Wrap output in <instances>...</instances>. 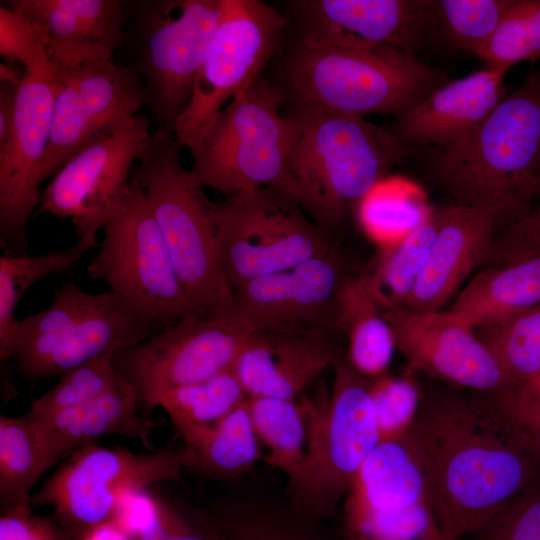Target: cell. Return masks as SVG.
<instances>
[{"label":"cell","mask_w":540,"mask_h":540,"mask_svg":"<svg viewBox=\"0 0 540 540\" xmlns=\"http://www.w3.org/2000/svg\"><path fill=\"white\" fill-rule=\"evenodd\" d=\"M531 384L540 389V374L531 382Z\"/></svg>","instance_id":"obj_54"},{"label":"cell","mask_w":540,"mask_h":540,"mask_svg":"<svg viewBox=\"0 0 540 540\" xmlns=\"http://www.w3.org/2000/svg\"><path fill=\"white\" fill-rule=\"evenodd\" d=\"M24 77V72L20 73L8 63L0 64V81L14 86H19Z\"/></svg>","instance_id":"obj_53"},{"label":"cell","mask_w":540,"mask_h":540,"mask_svg":"<svg viewBox=\"0 0 540 540\" xmlns=\"http://www.w3.org/2000/svg\"><path fill=\"white\" fill-rule=\"evenodd\" d=\"M404 441L448 540L474 534L540 478V447L495 392L452 385L424 391Z\"/></svg>","instance_id":"obj_1"},{"label":"cell","mask_w":540,"mask_h":540,"mask_svg":"<svg viewBox=\"0 0 540 540\" xmlns=\"http://www.w3.org/2000/svg\"><path fill=\"white\" fill-rule=\"evenodd\" d=\"M55 81L47 152L57 161L112 135L146 106L138 74L113 60L71 67L56 62Z\"/></svg>","instance_id":"obj_15"},{"label":"cell","mask_w":540,"mask_h":540,"mask_svg":"<svg viewBox=\"0 0 540 540\" xmlns=\"http://www.w3.org/2000/svg\"><path fill=\"white\" fill-rule=\"evenodd\" d=\"M215 220L222 268L232 290L321 256L333 246L296 200L267 187L215 203Z\"/></svg>","instance_id":"obj_10"},{"label":"cell","mask_w":540,"mask_h":540,"mask_svg":"<svg viewBox=\"0 0 540 540\" xmlns=\"http://www.w3.org/2000/svg\"><path fill=\"white\" fill-rule=\"evenodd\" d=\"M291 197L325 230L353 209L411 152L362 117L291 106Z\"/></svg>","instance_id":"obj_3"},{"label":"cell","mask_w":540,"mask_h":540,"mask_svg":"<svg viewBox=\"0 0 540 540\" xmlns=\"http://www.w3.org/2000/svg\"><path fill=\"white\" fill-rule=\"evenodd\" d=\"M536 73H537V75H538V77L540 79V70L538 72H536Z\"/></svg>","instance_id":"obj_55"},{"label":"cell","mask_w":540,"mask_h":540,"mask_svg":"<svg viewBox=\"0 0 540 540\" xmlns=\"http://www.w3.org/2000/svg\"><path fill=\"white\" fill-rule=\"evenodd\" d=\"M428 169L455 204L489 214L497 230L540 198V79L529 74L467 138L433 148ZM499 231V232H500Z\"/></svg>","instance_id":"obj_2"},{"label":"cell","mask_w":540,"mask_h":540,"mask_svg":"<svg viewBox=\"0 0 540 540\" xmlns=\"http://www.w3.org/2000/svg\"><path fill=\"white\" fill-rule=\"evenodd\" d=\"M129 6V66L142 81L157 126L172 124L189 105L223 0H140Z\"/></svg>","instance_id":"obj_8"},{"label":"cell","mask_w":540,"mask_h":540,"mask_svg":"<svg viewBox=\"0 0 540 540\" xmlns=\"http://www.w3.org/2000/svg\"><path fill=\"white\" fill-rule=\"evenodd\" d=\"M358 219L379 248L389 246L421 225L431 214L422 196L399 181L380 182L358 205Z\"/></svg>","instance_id":"obj_37"},{"label":"cell","mask_w":540,"mask_h":540,"mask_svg":"<svg viewBox=\"0 0 540 540\" xmlns=\"http://www.w3.org/2000/svg\"><path fill=\"white\" fill-rule=\"evenodd\" d=\"M485 67L505 73L540 57V0H511L490 39L475 53Z\"/></svg>","instance_id":"obj_39"},{"label":"cell","mask_w":540,"mask_h":540,"mask_svg":"<svg viewBox=\"0 0 540 540\" xmlns=\"http://www.w3.org/2000/svg\"><path fill=\"white\" fill-rule=\"evenodd\" d=\"M56 63L24 69L15 119L0 145V243L5 254H23L27 226L41 201V169L50 138Z\"/></svg>","instance_id":"obj_17"},{"label":"cell","mask_w":540,"mask_h":540,"mask_svg":"<svg viewBox=\"0 0 540 540\" xmlns=\"http://www.w3.org/2000/svg\"><path fill=\"white\" fill-rule=\"evenodd\" d=\"M138 114L112 135L71 158L42 191L39 214L70 218L77 238L102 229L130 185L132 168L151 136Z\"/></svg>","instance_id":"obj_16"},{"label":"cell","mask_w":540,"mask_h":540,"mask_svg":"<svg viewBox=\"0 0 540 540\" xmlns=\"http://www.w3.org/2000/svg\"><path fill=\"white\" fill-rule=\"evenodd\" d=\"M328 392L303 395L307 423L301 470L288 492L292 507L318 522L344 499L362 465L380 443L369 394L370 379L341 357Z\"/></svg>","instance_id":"obj_6"},{"label":"cell","mask_w":540,"mask_h":540,"mask_svg":"<svg viewBox=\"0 0 540 540\" xmlns=\"http://www.w3.org/2000/svg\"><path fill=\"white\" fill-rule=\"evenodd\" d=\"M439 209L399 241L379 248L362 274L381 311L405 308L427 262L439 227Z\"/></svg>","instance_id":"obj_29"},{"label":"cell","mask_w":540,"mask_h":540,"mask_svg":"<svg viewBox=\"0 0 540 540\" xmlns=\"http://www.w3.org/2000/svg\"><path fill=\"white\" fill-rule=\"evenodd\" d=\"M249 414L256 434L269 453L263 458L283 472L288 484L297 478L306 452L307 423L299 400L248 396Z\"/></svg>","instance_id":"obj_34"},{"label":"cell","mask_w":540,"mask_h":540,"mask_svg":"<svg viewBox=\"0 0 540 540\" xmlns=\"http://www.w3.org/2000/svg\"><path fill=\"white\" fill-rule=\"evenodd\" d=\"M3 3L24 14L42 30L53 60L63 66L113 60V53L128 42L126 1L9 0Z\"/></svg>","instance_id":"obj_23"},{"label":"cell","mask_w":540,"mask_h":540,"mask_svg":"<svg viewBox=\"0 0 540 540\" xmlns=\"http://www.w3.org/2000/svg\"><path fill=\"white\" fill-rule=\"evenodd\" d=\"M393 329L396 348L408 359V373L422 371L449 385L498 392L508 388L498 364L474 327L451 310L382 311Z\"/></svg>","instance_id":"obj_20"},{"label":"cell","mask_w":540,"mask_h":540,"mask_svg":"<svg viewBox=\"0 0 540 540\" xmlns=\"http://www.w3.org/2000/svg\"><path fill=\"white\" fill-rule=\"evenodd\" d=\"M495 394L515 423L540 447V389L528 383Z\"/></svg>","instance_id":"obj_48"},{"label":"cell","mask_w":540,"mask_h":540,"mask_svg":"<svg viewBox=\"0 0 540 540\" xmlns=\"http://www.w3.org/2000/svg\"><path fill=\"white\" fill-rule=\"evenodd\" d=\"M169 540H218V532L214 521L191 520L185 516Z\"/></svg>","instance_id":"obj_50"},{"label":"cell","mask_w":540,"mask_h":540,"mask_svg":"<svg viewBox=\"0 0 540 540\" xmlns=\"http://www.w3.org/2000/svg\"><path fill=\"white\" fill-rule=\"evenodd\" d=\"M353 272L332 246L290 269L240 284L231 306L256 330H339V294Z\"/></svg>","instance_id":"obj_19"},{"label":"cell","mask_w":540,"mask_h":540,"mask_svg":"<svg viewBox=\"0 0 540 540\" xmlns=\"http://www.w3.org/2000/svg\"><path fill=\"white\" fill-rule=\"evenodd\" d=\"M439 227L425 267L405 308L442 310L465 278L483 264L497 231L487 213L458 204L439 208Z\"/></svg>","instance_id":"obj_24"},{"label":"cell","mask_w":540,"mask_h":540,"mask_svg":"<svg viewBox=\"0 0 540 540\" xmlns=\"http://www.w3.org/2000/svg\"><path fill=\"white\" fill-rule=\"evenodd\" d=\"M332 333L257 329L232 370L248 396L296 400L342 357Z\"/></svg>","instance_id":"obj_21"},{"label":"cell","mask_w":540,"mask_h":540,"mask_svg":"<svg viewBox=\"0 0 540 540\" xmlns=\"http://www.w3.org/2000/svg\"><path fill=\"white\" fill-rule=\"evenodd\" d=\"M423 393L410 373L400 378L385 374L370 379L369 394L380 442L406 436L419 411Z\"/></svg>","instance_id":"obj_42"},{"label":"cell","mask_w":540,"mask_h":540,"mask_svg":"<svg viewBox=\"0 0 540 540\" xmlns=\"http://www.w3.org/2000/svg\"><path fill=\"white\" fill-rule=\"evenodd\" d=\"M444 75L390 47L295 44L285 66L291 106L365 118L399 117L444 84Z\"/></svg>","instance_id":"obj_5"},{"label":"cell","mask_w":540,"mask_h":540,"mask_svg":"<svg viewBox=\"0 0 540 540\" xmlns=\"http://www.w3.org/2000/svg\"><path fill=\"white\" fill-rule=\"evenodd\" d=\"M246 400L214 428L179 450L183 469L214 479H234L262 458Z\"/></svg>","instance_id":"obj_30"},{"label":"cell","mask_w":540,"mask_h":540,"mask_svg":"<svg viewBox=\"0 0 540 540\" xmlns=\"http://www.w3.org/2000/svg\"><path fill=\"white\" fill-rule=\"evenodd\" d=\"M506 73L484 67L448 81L397 117L391 133L410 151L433 146L445 148L472 134L505 98Z\"/></svg>","instance_id":"obj_22"},{"label":"cell","mask_w":540,"mask_h":540,"mask_svg":"<svg viewBox=\"0 0 540 540\" xmlns=\"http://www.w3.org/2000/svg\"><path fill=\"white\" fill-rule=\"evenodd\" d=\"M218 540H325L317 522L293 507L247 501L233 504L215 519Z\"/></svg>","instance_id":"obj_38"},{"label":"cell","mask_w":540,"mask_h":540,"mask_svg":"<svg viewBox=\"0 0 540 540\" xmlns=\"http://www.w3.org/2000/svg\"><path fill=\"white\" fill-rule=\"evenodd\" d=\"M163 328L155 315L109 290L105 302L69 328L22 377L36 383L61 376L97 357L141 343Z\"/></svg>","instance_id":"obj_25"},{"label":"cell","mask_w":540,"mask_h":540,"mask_svg":"<svg viewBox=\"0 0 540 540\" xmlns=\"http://www.w3.org/2000/svg\"><path fill=\"white\" fill-rule=\"evenodd\" d=\"M286 8L297 45L390 47L413 56L437 20L435 0H293Z\"/></svg>","instance_id":"obj_18"},{"label":"cell","mask_w":540,"mask_h":540,"mask_svg":"<svg viewBox=\"0 0 540 540\" xmlns=\"http://www.w3.org/2000/svg\"><path fill=\"white\" fill-rule=\"evenodd\" d=\"M171 124L157 126L136 160L130 183L145 194L190 304L191 314L228 310L233 301L221 263L215 202L181 162Z\"/></svg>","instance_id":"obj_4"},{"label":"cell","mask_w":540,"mask_h":540,"mask_svg":"<svg viewBox=\"0 0 540 540\" xmlns=\"http://www.w3.org/2000/svg\"><path fill=\"white\" fill-rule=\"evenodd\" d=\"M282 99L259 76L184 146L192 156L190 172L203 188L229 197L267 187L291 197L290 127L280 113Z\"/></svg>","instance_id":"obj_7"},{"label":"cell","mask_w":540,"mask_h":540,"mask_svg":"<svg viewBox=\"0 0 540 540\" xmlns=\"http://www.w3.org/2000/svg\"><path fill=\"white\" fill-rule=\"evenodd\" d=\"M535 258H540V202L524 218L497 234L483 264L499 266Z\"/></svg>","instance_id":"obj_45"},{"label":"cell","mask_w":540,"mask_h":540,"mask_svg":"<svg viewBox=\"0 0 540 540\" xmlns=\"http://www.w3.org/2000/svg\"><path fill=\"white\" fill-rule=\"evenodd\" d=\"M338 328L348 336L345 359L355 371L369 379L386 374L396 348L395 336L362 271L350 274L341 288Z\"/></svg>","instance_id":"obj_27"},{"label":"cell","mask_w":540,"mask_h":540,"mask_svg":"<svg viewBox=\"0 0 540 540\" xmlns=\"http://www.w3.org/2000/svg\"><path fill=\"white\" fill-rule=\"evenodd\" d=\"M184 518L180 511L164 501L159 517L134 540H169Z\"/></svg>","instance_id":"obj_49"},{"label":"cell","mask_w":540,"mask_h":540,"mask_svg":"<svg viewBox=\"0 0 540 540\" xmlns=\"http://www.w3.org/2000/svg\"><path fill=\"white\" fill-rule=\"evenodd\" d=\"M71 535V540H133L113 519L95 524Z\"/></svg>","instance_id":"obj_52"},{"label":"cell","mask_w":540,"mask_h":540,"mask_svg":"<svg viewBox=\"0 0 540 540\" xmlns=\"http://www.w3.org/2000/svg\"><path fill=\"white\" fill-rule=\"evenodd\" d=\"M30 420L41 439L48 469L68 452L106 435L139 440L155 450L151 444L154 423L141 413L134 389L123 379L86 404Z\"/></svg>","instance_id":"obj_26"},{"label":"cell","mask_w":540,"mask_h":540,"mask_svg":"<svg viewBox=\"0 0 540 540\" xmlns=\"http://www.w3.org/2000/svg\"><path fill=\"white\" fill-rule=\"evenodd\" d=\"M248 397L234 371L228 369L206 380L165 393L159 406L169 416L184 445L214 428Z\"/></svg>","instance_id":"obj_33"},{"label":"cell","mask_w":540,"mask_h":540,"mask_svg":"<svg viewBox=\"0 0 540 540\" xmlns=\"http://www.w3.org/2000/svg\"><path fill=\"white\" fill-rule=\"evenodd\" d=\"M91 279L155 315L165 327L191 313L169 250L144 192L130 183L102 227Z\"/></svg>","instance_id":"obj_11"},{"label":"cell","mask_w":540,"mask_h":540,"mask_svg":"<svg viewBox=\"0 0 540 540\" xmlns=\"http://www.w3.org/2000/svg\"><path fill=\"white\" fill-rule=\"evenodd\" d=\"M286 28L285 16L263 1L223 0L189 105L171 124L183 147L260 76Z\"/></svg>","instance_id":"obj_12"},{"label":"cell","mask_w":540,"mask_h":540,"mask_svg":"<svg viewBox=\"0 0 540 540\" xmlns=\"http://www.w3.org/2000/svg\"><path fill=\"white\" fill-rule=\"evenodd\" d=\"M30 505V501L20 503L3 512L0 540H71L58 520L34 515Z\"/></svg>","instance_id":"obj_46"},{"label":"cell","mask_w":540,"mask_h":540,"mask_svg":"<svg viewBox=\"0 0 540 540\" xmlns=\"http://www.w3.org/2000/svg\"><path fill=\"white\" fill-rule=\"evenodd\" d=\"M97 234L77 238L73 245L45 254H4L0 257V359L11 358L18 324L16 307L23 295L38 281L69 271L89 251L97 248Z\"/></svg>","instance_id":"obj_31"},{"label":"cell","mask_w":540,"mask_h":540,"mask_svg":"<svg viewBox=\"0 0 540 540\" xmlns=\"http://www.w3.org/2000/svg\"><path fill=\"white\" fill-rule=\"evenodd\" d=\"M121 380L112 354L97 357L61 375L54 387L32 402L27 416L37 420L81 406L108 392Z\"/></svg>","instance_id":"obj_40"},{"label":"cell","mask_w":540,"mask_h":540,"mask_svg":"<svg viewBox=\"0 0 540 540\" xmlns=\"http://www.w3.org/2000/svg\"><path fill=\"white\" fill-rule=\"evenodd\" d=\"M346 540H448L404 438L380 442L343 499Z\"/></svg>","instance_id":"obj_14"},{"label":"cell","mask_w":540,"mask_h":540,"mask_svg":"<svg viewBox=\"0 0 540 540\" xmlns=\"http://www.w3.org/2000/svg\"><path fill=\"white\" fill-rule=\"evenodd\" d=\"M540 304V258L489 266L457 296L449 310L473 327Z\"/></svg>","instance_id":"obj_28"},{"label":"cell","mask_w":540,"mask_h":540,"mask_svg":"<svg viewBox=\"0 0 540 540\" xmlns=\"http://www.w3.org/2000/svg\"><path fill=\"white\" fill-rule=\"evenodd\" d=\"M0 55L7 62H19L24 69L49 66L53 58L42 30L24 14L0 5Z\"/></svg>","instance_id":"obj_44"},{"label":"cell","mask_w":540,"mask_h":540,"mask_svg":"<svg viewBox=\"0 0 540 540\" xmlns=\"http://www.w3.org/2000/svg\"><path fill=\"white\" fill-rule=\"evenodd\" d=\"M163 505L164 501L148 488L130 491L119 500L111 519L134 540L159 517Z\"/></svg>","instance_id":"obj_47"},{"label":"cell","mask_w":540,"mask_h":540,"mask_svg":"<svg viewBox=\"0 0 540 540\" xmlns=\"http://www.w3.org/2000/svg\"><path fill=\"white\" fill-rule=\"evenodd\" d=\"M255 327L232 306L221 313L188 314L147 340L113 355L118 375L135 391L148 417L168 391L231 369Z\"/></svg>","instance_id":"obj_9"},{"label":"cell","mask_w":540,"mask_h":540,"mask_svg":"<svg viewBox=\"0 0 540 540\" xmlns=\"http://www.w3.org/2000/svg\"><path fill=\"white\" fill-rule=\"evenodd\" d=\"M48 470L41 439L30 418L0 416V503L6 511L30 501V491ZM3 511V512H4Z\"/></svg>","instance_id":"obj_36"},{"label":"cell","mask_w":540,"mask_h":540,"mask_svg":"<svg viewBox=\"0 0 540 540\" xmlns=\"http://www.w3.org/2000/svg\"><path fill=\"white\" fill-rule=\"evenodd\" d=\"M474 330L501 369L508 388L531 383L540 374V304Z\"/></svg>","instance_id":"obj_35"},{"label":"cell","mask_w":540,"mask_h":540,"mask_svg":"<svg viewBox=\"0 0 540 540\" xmlns=\"http://www.w3.org/2000/svg\"><path fill=\"white\" fill-rule=\"evenodd\" d=\"M182 469L179 450L136 454L90 443L80 447L30 502L53 506L59 523L74 534L111 519L126 493L178 479Z\"/></svg>","instance_id":"obj_13"},{"label":"cell","mask_w":540,"mask_h":540,"mask_svg":"<svg viewBox=\"0 0 540 540\" xmlns=\"http://www.w3.org/2000/svg\"><path fill=\"white\" fill-rule=\"evenodd\" d=\"M476 540H540V478L501 507Z\"/></svg>","instance_id":"obj_43"},{"label":"cell","mask_w":540,"mask_h":540,"mask_svg":"<svg viewBox=\"0 0 540 540\" xmlns=\"http://www.w3.org/2000/svg\"><path fill=\"white\" fill-rule=\"evenodd\" d=\"M107 296L108 291L89 293L70 280L54 291L47 308L19 320L11 355L18 373L23 376L30 370L69 328L98 309Z\"/></svg>","instance_id":"obj_32"},{"label":"cell","mask_w":540,"mask_h":540,"mask_svg":"<svg viewBox=\"0 0 540 540\" xmlns=\"http://www.w3.org/2000/svg\"><path fill=\"white\" fill-rule=\"evenodd\" d=\"M437 20L450 42L474 54L493 35L511 0H435Z\"/></svg>","instance_id":"obj_41"},{"label":"cell","mask_w":540,"mask_h":540,"mask_svg":"<svg viewBox=\"0 0 540 540\" xmlns=\"http://www.w3.org/2000/svg\"><path fill=\"white\" fill-rule=\"evenodd\" d=\"M18 87L0 84V145L7 140L14 124Z\"/></svg>","instance_id":"obj_51"}]
</instances>
